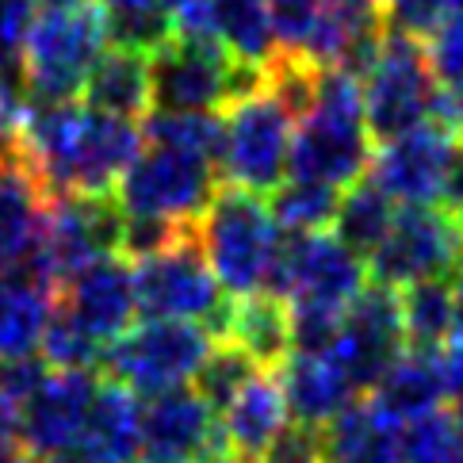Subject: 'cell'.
<instances>
[{
  "label": "cell",
  "instance_id": "cell-8",
  "mask_svg": "<svg viewBox=\"0 0 463 463\" xmlns=\"http://www.w3.org/2000/svg\"><path fill=\"white\" fill-rule=\"evenodd\" d=\"M219 188L222 180L211 161L142 142V154L130 161V169L123 173L111 195L127 219H161V222L195 226Z\"/></svg>",
  "mask_w": 463,
  "mask_h": 463
},
{
  "label": "cell",
  "instance_id": "cell-21",
  "mask_svg": "<svg viewBox=\"0 0 463 463\" xmlns=\"http://www.w3.org/2000/svg\"><path fill=\"white\" fill-rule=\"evenodd\" d=\"M288 421H291V413H288V399H284V387H279L276 372H257L234 394V402L219 413L226 452L245 463H260V456L284 433Z\"/></svg>",
  "mask_w": 463,
  "mask_h": 463
},
{
  "label": "cell",
  "instance_id": "cell-33",
  "mask_svg": "<svg viewBox=\"0 0 463 463\" xmlns=\"http://www.w3.org/2000/svg\"><path fill=\"white\" fill-rule=\"evenodd\" d=\"M257 372H260V368L238 349V345L214 341V349L207 353L203 368L195 372V379H192V391L200 394V399H203L214 413H222L230 402H234V394H238L245 383H250Z\"/></svg>",
  "mask_w": 463,
  "mask_h": 463
},
{
  "label": "cell",
  "instance_id": "cell-34",
  "mask_svg": "<svg viewBox=\"0 0 463 463\" xmlns=\"http://www.w3.org/2000/svg\"><path fill=\"white\" fill-rule=\"evenodd\" d=\"M402 463H463V437L452 413H429L402 429Z\"/></svg>",
  "mask_w": 463,
  "mask_h": 463
},
{
  "label": "cell",
  "instance_id": "cell-45",
  "mask_svg": "<svg viewBox=\"0 0 463 463\" xmlns=\"http://www.w3.org/2000/svg\"><path fill=\"white\" fill-rule=\"evenodd\" d=\"M326 8H345V12H379V0H322Z\"/></svg>",
  "mask_w": 463,
  "mask_h": 463
},
{
  "label": "cell",
  "instance_id": "cell-3",
  "mask_svg": "<svg viewBox=\"0 0 463 463\" xmlns=\"http://www.w3.org/2000/svg\"><path fill=\"white\" fill-rule=\"evenodd\" d=\"M195 241L211 276L230 299L269 295L279 250H284V230L276 226L260 195L222 184L195 222Z\"/></svg>",
  "mask_w": 463,
  "mask_h": 463
},
{
  "label": "cell",
  "instance_id": "cell-15",
  "mask_svg": "<svg viewBox=\"0 0 463 463\" xmlns=\"http://www.w3.org/2000/svg\"><path fill=\"white\" fill-rule=\"evenodd\" d=\"M138 463H211L226 452V437L214 413L192 387L165 391L138 402Z\"/></svg>",
  "mask_w": 463,
  "mask_h": 463
},
{
  "label": "cell",
  "instance_id": "cell-18",
  "mask_svg": "<svg viewBox=\"0 0 463 463\" xmlns=\"http://www.w3.org/2000/svg\"><path fill=\"white\" fill-rule=\"evenodd\" d=\"M96 391H100V375L96 372H46L43 387L24 406L20 444L39 463L61 452H73Z\"/></svg>",
  "mask_w": 463,
  "mask_h": 463
},
{
  "label": "cell",
  "instance_id": "cell-46",
  "mask_svg": "<svg viewBox=\"0 0 463 463\" xmlns=\"http://www.w3.org/2000/svg\"><path fill=\"white\" fill-rule=\"evenodd\" d=\"M43 463H96L92 456H85L80 449H73V452H61V456H51V459H43Z\"/></svg>",
  "mask_w": 463,
  "mask_h": 463
},
{
  "label": "cell",
  "instance_id": "cell-49",
  "mask_svg": "<svg viewBox=\"0 0 463 463\" xmlns=\"http://www.w3.org/2000/svg\"><path fill=\"white\" fill-rule=\"evenodd\" d=\"M449 12H459L463 15V0H449Z\"/></svg>",
  "mask_w": 463,
  "mask_h": 463
},
{
  "label": "cell",
  "instance_id": "cell-28",
  "mask_svg": "<svg viewBox=\"0 0 463 463\" xmlns=\"http://www.w3.org/2000/svg\"><path fill=\"white\" fill-rule=\"evenodd\" d=\"M207 5H211L214 39L226 46L230 58L269 70V61L279 54L269 5L264 0H207Z\"/></svg>",
  "mask_w": 463,
  "mask_h": 463
},
{
  "label": "cell",
  "instance_id": "cell-2",
  "mask_svg": "<svg viewBox=\"0 0 463 463\" xmlns=\"http://www.w3.org/2000/svg\"><path fill=\"white\" fill-rule=\"evenodd\" d=\"M375 138L364 123L360 80L345 70H318L314 104L291 130L288 180L345 192L368 176Z\"/></svg>",
  "mask_w": 463,
  "mask_h": 463
},
{
  "label": "cell",
  "instance_id": "cell-5",
  "mask_svg": "<svg viewBox=\"0 0 463 463\" xmlns=\"http://www.w3.org/2000/svg\"><path fill=\"white\" fill-rule=\"evenodd\" d=\"M264 85L269 70L230 58L226 46L207 39L173 35L157 54H150V111L214 115Z\"/></svg>",
  "mask_w": 463,
  "mask_h": 463
},
{
  "label": "cell",
  "instance_id": "cell-17",
  "mask_svg": "<svg viewBox=\"0 0 463 463\" xmlns=\"http://www.w3.org/2000/svg\"><path fill=\"white\" fill-rule=\"evenodd\" d=\"M54 310L108 353V345H115L135 326V269L123 257H104L89 264L54 295Z\"/></svg>",
  "mask_w": 463,
  "mask_h": 463
},
{
  "label": "cell",
  "instance_id": "cell-23",
  "mask_svg": "<svg viewBox=\"0 0 463 463\" xmlns=\"http://www.w3.org/2000/svg\"><path fill=\"white\" fill-rule=\"evenodd\" d=\"M51 314L54 288H46L31 269L0 272V360L39 356Z\"/></svg>",
  "mask_w": 463,
  "mask_h": 463
},
{
  "label": "cell",
  "instance_id": "cell-6",
  "mask_svg": "<svg viewBox=\"0 0 463 463\" xmlns=\"http://www.w3.org/2000/svg\"><path fill=\"white\" fill-rule=\"evenodd\" d=\"M211 349L214 337L203 326L146 318L130 326L115 345H108L100 368L111 383L127 387L130 394H142V399H154L165 391L192 387Z\"/></svg>",
  "mask_w": 463,
  "mask_h": 463
},
{
  "label": "cell",
  "instance_id": "cell-14",
  "mask_svg": "<svg viewBox=\"0 0 463 463\" xmlns=\"http://www.w3.org/2000/svg\"><path fill=\"white\" fill-rule=\"evenodd\" d=\"M406 353V329L399 291H387L368 279L353 307L341 318V334L334 345L337 364L349 375L356 394H372V387L391 372V364Z\"/></svg>",
  "mask_w": 463,
  "mask_h": 463
},
{
  "label": "cell",
  "instance_id": "cell-35",
  "mask_svg": "<svg viewBox=\"0 0 463 463\" xmlns=\"http://www.w3.org/2000/svg\"><path fill=\"white\" fill-rule=\"evenodd\" d=\"M421 51L429 61L440 92H459L463 96V15L449 12L444 20L421 39Z\"/></svg>",
  "mask_w": 463,
  "mask_h": 463
},
{
  "label": "cell",
  "instance_id": "cell-41",
  "mask_svg": "<svg viewBox=\"0 0 463 463\" xmlns=\"http://www.w3.org/2000/svg\"><path fill=\"white\" fill-rule=\"evenodd\" d=\"M437 207H444L463 222V142L456 146L452 165H449V173H444V188H440V203Z\"/></svg>",
  "mask_w": 463,
  "mask_h": 463
},
{
  "label": "cell",
  "instance_id": "cell-20",
  "mask_svg": "<svg viewBox=\"0 0 463 463\" xmlns=\"http://www.w3.org/2000/svg\"><path fill=\"white\" fill-rule=\"evenodd\" d=\"M279 387H284L291 421L326 429L341 410H349L360 394L334 353H291L279 364Z\"/></svg>",
  "mask_w": 463,
  "mask_h": 463
},
{
  "label": "cell",
  "instance_id": "cell-4",
  "mask_svg": "<svg viewBox=\"0 0 463 463\" xmlns=\"http://www.w3.org/2000/svg\"><path fill=\"white\" fill-rule=\"evenodd\" d=\"M108 51L104 12L96 0L39 8L24 39V89L31 104H77L92 65Z\"/></svg>",
  "mask_w": 463,
  "mask_h": 463
},
{
  "label": "cell",
  "instance_id": "cell-29",
  "mask_svg": "<svg viewBox=\"0 0 463 463\" xmlns=\"http://www.w3.org/2000/svg\"><path fill=\"white\" fill-rule=\"evenodd\" d=\"M391 222H394V203L372 184L368 176H364V180H356L353 188L341 192L337 214H334V230H329V234H334L345 250H353L364 264H368V257L383 245Z\"/></svg>",
  "mask_w": 463,
  "mask_h": 463
},
{
  "label": "cell",
  "instance_id": "cell-16",
  "mask_svg": "<svg viewBox=\"0 0 463 463\" xmlns=\"http://www.w3.org/2000/svg\"><path fill=\"white\" fill-rule=\"evenodd\" d=\"M463 138H452L449 130L425 123L410 135L375 146L368 180L387 195L391 203L402 207H433L440 203L444 173L452 165V154Z\"/></svg>",
  "mask_w": 463,
  "mask_h": 463
},
{
  "label": "cell",
  "instance_id": "cell-26",
  "mask_svg": "<svg viewBox=\"0 0 463 463\" xmlns=\"http://www.w3.org/2000/svg\"><path fill=\"white\" fill-rule=\"evenodd\" d=\"M326 463H402V429L356 399L322 429Z\"/></svg>",
  "mask_w": 463,
  "mask_h": 463
},
{
  "label": "cell",
  "instance_id": "cell-9",
  "mask_svg": "<svg viewBox=\"0 0 463 463\" xmlns=\"http://www.w3.org/2000/svg\"><path fill=\"white\" fill-rule=\"evenodd\" d=\"M295 119L264 85L222 111L219 180L250 195H272L288 180Z\"/></svg>",
  "mask_w": 463,
  "mask_h": 463
},
{
  "label": "cell",
  "instance_id": "cell-12",
  "mask_svg": "<svg viewBox=\"0 0 463 463\" xmlns=\"http://www.w3.org/2000/svg\"><path fill=\"white\" fill-rule=\"evenodd\" d=\"M463 264V222L444 207L394 211L383 245L368 257V279L387 291H406L425 279H449Z\"/></svg>",
  "mask_w": 463,
  "mask_h": 463
},
{
  "label": "cell",
  "instance_id": "cell-44",
  "mask_svg": "<svg viewBox=\"0 0 463 463\" xmlns=\"http://www.w3.org/2000/svg\"><path fill=\"white\" fill-rule=\"evenodd\" d=\"M0 463H39L20 440H0Z\"/></svg>",
  "mask_w": 463,
  "mask_h": 463
},
{
  "label": "cell",
  "instance_id": "cell-31",
  "mask_svg": "<svg viewBox=\"0 0 463 463\" xmlns=\"http://www.w3.org/2000/svg\"><path fill=\"white\" fill-rule=\"evenodd\" d=\"M142 142L203 157L219 169L222 157V115H180V111H150L142 119Z\"/></svg>",
  "mask_w": 463,
  "mask_h": 463
},
{
  "label": "cell",
  "instance_id": "cell-1",
  "mask_svg": "<svg viewBox=\"0 0 463 463\" xmlns=\"http://www.w3.org/2000/svg\"><path fill=\"white\" fill-rule=\"evenodd\" d=\"M15 142L51 200L111 195L130 161L142 154V130L135 123L89 111L85 104L27 100Z\"/></svg>",
  "mask_w": 463,
  "mask_h": 463
},
{
  "label": "cell",
  "instance_id": "cell-48",
  "mask_svg": "<svg viewBox=\"0 0 463 463\" xmlns=\"http://www.w3.org/2000/svg\"><path fill=\"white\" fill-rule=\"evenodd\" d=\"M211 463H245V459H238V456H219V459H211Z\"/></svg>",
  "mask_w": 463,
  "mask_h": 463
},
{
  "label": "cell",
  "instance_id": "cell-11",
  "mask_svg": "<svg viewBox=\"0 0 463 463\" xmlns=\"http://www.w3.org/2000/svg\"><path fill=\"white\" fill-rule=\"evenodd\" d=\"M119 238L123 211L115 195H58L46 203L43 241L27 269L58 295L89 264L119 257Z\"/></svg>",
  "mask_w": 463,
  "mask_h": 463
},
{
  "label": "cell",
  "instance_id": "cell-36",
  "mask_svg": "<svg viewBox=\"0 0 463 463\" xmlns=\"http://www.w3.org/2000/svg\"><path fill=\"white\" fill-rule=\"evenodd\" d=\"M272 15V35H276V51L288 58H303L310 31L322 15V0H264Z\"/></svg>",
  "mask_w": 463,
  "mask_h": 463
},
{
  "label": "cell",
  "instance_id": "cell-40",
  "mask_svg": "<svg viewBox=\"0 0 463 463\" xmlns=\"http://www.w3.org/2000/svg\"><path fill=\"white\" fill-rule=\"evenodd\" d=\"M437 368H440V379H444L449 399H459V394H463V341L452 337L444 349H437Z\"/></svg>",
  "mask_w": 463,
  "mask_h": 463
},
{
  "label": "cell",
  "instance_id": "cell-19",
  "mask_svg": "<svg viewBox=\"0 0 463 463\" xmlns=\"http://www.w3.org/2000/svg\"><path fill=\"white\" fill-rule=\"evenodd\" d=\"M46 203L35 169L20 154V142L0 150V272L27 269L39 253Z\"/></svg>",
  "mask_w": 463,
  "mask_h": 463
},
{
  "label": "cell",
  "instance_id": "cell-10",
  "mask_svg": "<svg viewBox=\"0 0 463 463\" xmlns=\"http://www.w3.org/2000/svg\"><path fill=\"white\" fill-rule=\"evenodd\" d=\"M360 100L364 123H368L375 146L425 127L433 115L437 80L429 73L421 43L399 35V31H387L375 61L360 77Z\"/></svg>",
  "mask_w": 463,
  "mask_h": 463
},
{
  "label": "cell",
  "instance_id": "cell-37",
  "mask_svg": "<svg viewBox=\"0 0 463 463\" xmlns=\"http://www.w3.org/2000/svg\"><path fill=\"white\" fill-rule=\"evenodd\" d=\"M379 15H383L387 31L421 43L449 15V0H379Z\"/></svg>",
  "mask_w": 463,
  "mask_h": 463
},
{
  "label": "cell",
  "instance_id": "cell-39",
  "mask_svg": "<svg viewBox=\"0 0 463 463\" xmlns=\"http://www.w3.org/2000/svg\"><path fill=\"white\" fill-rule=\"evenodd\" d=\"M39 0H0V65H20L24 39L35 24Z\"/></svg>",
  "mask_w": 463,
  "mask_h": 463
},
{
  "label": "cell",
  "instance_id": "cell-22",
  "mask_svg": "<svg viewBox=\"0 0 463 463\" xmlns=\"http://www.w3.org/2000/svg\"><path fill=\"white\" fill-rule=\"evenodd\" d=\"M444 399H449V391H444V379L437 368V353H418V349H406L368 394L375 413H383L399 429L437 413Z\"/></svg>",
  "mask_w": 463,
  "mask_h": 463
},
{
  "label": "cell",
  "instance_id": "cell-42",
  "mask_svg": "<svg viewBox=\"0 0 463 463\" xmlns=\"http://www.w3.org/2000/svg\"><path fill=\"white\" fill-rule=\"evenodd\" d=\"M20 421H24V406L0 391V440H20Z\"/></svg>",
  "mask_w": 463,
  "mask_h": 463
},
{
  "label": "cell",
  "instance_id": "cell-38",
  "mask_svg": "<svg viewBox=\"0 0 463 463\" xmlns=\"http://www.w3.org/2000/svg\"><path fill=\"white\" fill-rule=\"evenodd\" d=\"M260 463H326L322 429L288 421L284 433H279V437L269 444V452L260 456Z\"/></svg>",
  "mask_w": 463,
  "mask_h": 463
},
{
  "label": "cell",
  "instance_id": "cell-27",
  "mask_svg": "<svg viewBox=\"0 0 463 463\" xmlns=\"http://www.w3.org/2000/svg\"><path fill=\"white\" fill-rule=\"evenodd\" d=\"M230 345L250 356L260 372H279V364L291 356V322L288 303L272 299V295H250V299H234L226 322Z\"/></svg>",
  "mask_w": 463,
  "mask_h": 463
},
{
  "label": "cell",
  "instance_id": "cell-30",
  "mask_svg": "<svg viewBox=\"0 0 463 463\" xmlns=\"http://www.w3.org/2000/svg\"><path fill=\"white\" fill-rule=\"evenodd\" d=\"M406 349L437 353L452 341V284L449 279H425L399 291Z\"/></svg>",
  "mask_w": 463,
  "mask_h": 463
},
{
  "label": "cell",
  "instance_id": "cell-24",
  "mask_svg": "<svg viewBox=\"0 0 463 463\" xmlns=\"http://www.w3.org/2000/svg\"><path fill=\"white\" fill-rule=\"evenodd\" d=\"M80 100L89 111L111 115V119H146L150 115V58L138 51L108 46L100 61L92 65Z\"/></svg>",
  "mask_w": 463,
  "mask_h": 463
},
{
  "label": "cell",
  "instance_id": "cell-43",
  "mask_svg": "<svg viewBox=\"0 0 463 463\" xmlns=\"http://www.w3.org/2000/svg\"><path fill=\"white\" fill-rule=\"evenodd\" d=\"M449 284H452V337L463 341V264L456 269Z\"/></svg>",
  "mask_w": 463,
  "mask_h": 463
},
{
  "label": "cell",
  "instance_id": "cell-25",
  "mask_svg": "<svg viewBox=\"0 0 463 463\" xmlns=\"http://www.w3.org/2000/svg\"><path fill=\"white\" fill-rule=\"evenodd\" d=\"M77 449L96 463H138L142 459V433H138V399L127 387L100 375V391L89 406L85 429Z\"/></svg>",
  "mask_w": 463,
  "mask_h": 463
},
{
  "label": "cell",
  "instance_id": "cell-7",
  "mask_svg": "<svg viewBox=\"0 0 463 463\" xmlns=\"http://www.w3.org/2000/svg\"><path fill=\"white\" fill-rule=\"evenodd\" d=\"M135 269V299L146 318H165V322H192L203 326L214 341L226 337L230 307L234 299L219 288L211 276L207 260L195 241V230L150 260L130 264Z\"/></svg>",
  "mask_w": 463,
  "mask_h": 463
},
{
  "label": "cell",
  "instance_id": "cell-32",
  "mask_svg": "<svg viewBox=\"0 0 463 463\" xmlns=\"http://www.w3.org/2000/svg\"><path fill=\"white\" fill-rule=\"evenodd\" d=\"M337 200H341V192L334 188L310 184V180H284L272 192L269 211L284 234L307 238V234H329L334 214H337Z\"/></svg>",
  "mask_w": 463,
  "mask_h": 463
},
{
  "label": "cell",
  "instance_id": "cell-47",
  "mask_svg": "<svg viewBox=\"0 0 463 463\" xmlns=\"http://www.w3.org/2000/svg\"><path fill=\"white\" fill-rule=\"evenodd\" d=\"M452 421H456V429H459V437H463V394L456 399V410H452Z\"/></svg>",
  "mask_w": 463,
  "mask_h": 463
},
{
  "label": "cell",
  "instance_id": "cell-13",
  "mask_svg": "<svg viewBox=\"0 0 463 463\" xmlns=\"http://www.w3.org/2000/svg\"><path fill=\"white\" fill-rule=\"evenodd\" d=\"M368 288V264L334 234H284L269 295L288 307H310L326 314H345L356 295Z\"/></svg>",
  "mask_w": 463,
  "mask_h": 463
}]
</instances>
